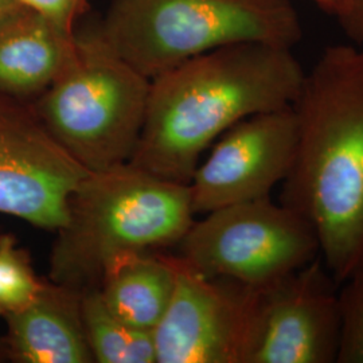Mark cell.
I'll list each match as a JSON object with an SVG mask.
<instances>
[{"mask_svg":"<svg viewBox=\"0 0 363 363\" xmlns=\"http://www.w3.org/2000/svg\"><path fill=\"white\" fill-rule=\"evenodd\" d=\"M19 6H22L18 0H0V21H3L9 13H13Z\"/></svg>","mask_w":363,"mask_h":363,"instance_id":"cell-20","label":"cell"},{"mask_svg":"<svg viewBox=\"0 0 363 363\" xmlns=\"http://www.w3.org/2000/svg\"><path fill=\"white\" fill-rule=\"evenodd\" d=\"M306 70L291 48L244 42L199 54L151 79L130 164L190 183L202 156L234 124L292 106Z\"/></svg>","mask_w":363,"mask_h":363,"instance_id":"cell-2","label":"cell"},{"mask_svg":"<svg viewBox=\"0 0 363 363\" xmlns=\"http://www.w3.org/2000/svg\"><path fill=\"white\" fill-rule=\"evenodd\" d=\"M323 13L337 16L343 0H311Z\"/></svg>","mask_w":363,"mask_h":363,"instance_id":"cell-19","label":"cell"},{"mask_svg":"<svg viewBox=\"0 0 363 363\" xmlns=\"http://www.w3.org/2000/svg\"><path fill=\"white\" fill-rule=\"evenodd\" d=\"M77 33L19 6L0 21V93L34 101L73 62Z\"/></svg>","mask_w":363,"mask_h":363,"instance_id":"cell-11","label":"cell"},{"mask_svg":"<svg viewBox=\"0 0 363 363\" xmlns=\"http://www.w3.org/2000/svg\"><path fill=\"white\" fill-rule=\"evenodd\" d=\"M43 283L16 238L0 234V318L27 307L38 296Z\"/></svg>","mask_w":363,"mask_h":363,"instance_id":"cell-15","label":"cell"},{"mask_svg":"<svg viewBox=\"0 0 363 363\" xmlns=\"http://www.w3.org/2000/svg\"><path fill=\"white\" fill-rule=\"evenodd\" d=\"M296 145L292 106L234 124L208 148L189 183L195 214L271 196L289 174Z\"/></svg>","mask_w":363,"mask_h":363,"instance_id":"cell-9","label":"cell"},{"mask_svg":"<svg viewBox=\"0 0 363 363\" xmlns=\"http://www.w3.org/2000/svg\"><path fill=\"white\" fill-rule=\"evenodd\" d=\"M174 262V294L152 330L156 363H241L247 286Z\"/></svg>","mask_w":363,"mask_h":363,"instance_id":"cell-10","label":"cell"},{"mask_svg":"<svg viewBox=\"0 0 363 363\" xmlns=\"http://www.w3.org/2000/svg\"><path fill=\"white\" fill-rule=\"evenodd\" d=\"M3 358H9V354H7V349H6L4 337L3 339L0 337V359H3Z\"/></svg>","mask_w":363,"mask_h":363,"instance_id":"cell-21","label":"cell"},{"mask_svg":"<svg viewBox=\"0 0 363 363\" xmlns=\"http://www.w3.org/2000/svg\"><path fill=\"white\" fill-rule=\"evenodd\" d=\"M335 19L351 43H363V0H343Z\"/></svg>","mask_w":363,"mask_h":363,"instance_id":"cell-18","label":"cell"},{"mask_svg":"<svg viewBox=\"0 0 363 363\" xmlns=\"http://www.w3.org/2000/svg\"><path fill=\"white\" fill-rule=\"evenodd\" d=\"M337 283L322 257L267 286L247 288L241 363H335Z\"/></svg>","mask_w":363,"mask_h":363,"instance_id":"cell-7","label":"cell"},{"mask_svg":"<svg viewBox=\"0 0 363 363\" xmlns=\"http://www.w3.org/2000/svg\"><path fill=\"white\" fill-rule=\"evenodd\" d=\"M151 79L105 42L99 27L77 33V54L33 103L40 121L82 169L130 163L143 132Z\"/></svg>","mask_w":363,"mask_h":363,"instance_id":"cell-5","label":"cell"},{"mask_svg":"<svg viewBox=\"0 0 363 363\" xmlns=\"http://www.w3.org/2000/svg\"><path fill=\"white\" fill-rule=\"evenodd\" d=\"M99 30L150 79L223 46L265 42L294 49L303 38L291 0H111Z\"/></svg>","mask_w":363,"mask_h":363,"instance_id":"cell-4","label":"cell"},{"mask_svg":"<svg viewBox=\"0 0 363 363\" xmlns=\"http://www.w3.org/2000/svg\"><path fill=\"white\" fill-rule=\"evenodd\" d=\"M194 217L187 183L130 163L88 172L70 195L64 226L55 232L49 280L78 292L99 288L115 259L178 245Z\"/></svg>","mask_w":363,"mask_h":363,"instance_id":"cell-3","label":"cell"},{"mask_svg":"<svg viewBox=\"0 0 363 363\" xmlns=\"http://www.w3.org/2000/svg\"><path fill=\"white\" fill-rule=\"evenodd\" d=\"M179 256L208 279L267 286L320 257L311 225L271 196L208 211L178 244Z\"/></svg>","mask_w":363,"mask_h":363,"instance_id":"cell-6","label":"cell"},{"mask_svg":"<svg viewBox=\"0 0 363 363\" xmlns=\"http://www.w3.org/2000/svg\"><path fill=\"white\" fill-rule=\"evenodd\" d=\"M292 108L298 145L279 202L311 225L342 284L363 267V43L325 48Z\"/></svg>","mask_w":363,"mask_h":363,"instance_id":"cell-1","label":"cell"},{"mask_svg":"<svg viewBox=\"0 0 363 363\" xmlns=\"http://www.w3.org/2000/svg\"><path fill=\"white\" fill-rule=\"evenodd\" d=\"M88 172L57 143L33 105L0 93V213L57 232Z\"/></svg>","mask_w":363,"mask_h":363,"instance_id":"cell-8","label":"cell"},{"mask_svg":"<svg viewBox=\"0 0 363 363\" xmlns=\"http://www.w3.org/2000/svg\"><path fill=\"white\" fill-rule=\"evenodd\" d=\"M175 280L174 257L142 252L115 259L106 268L99 291L117 318L152 331L169 307Z\"/></svg>","mask_w":363,"mask_h":363,"instance_id":"cell-13","label":"cell"},{"mask_svg":"<svg viewBox=\"0 0 363 363\" xmlns=\"http://www.w3.org/2000/svg\"><path fill=\"white\" fill-rule=\"evenodd\" d=\"M9 358L21 363H91L81 292L45 281L27 307L3 318Z\"/></svg>","mask_w":363,"mask_h":363,"instance_id":"cell-12","label":"cell"},{"mask_svg":"<svg viewBox=\"0 0 363 363\" xmlns=\"http://www.w3.org/2000/svg\"><path fill=\"white\" fill-rule=\"evenodd\" d=\"M22 6L49 18L66 31L76 33V23L88 13V0H18Z\"/></svg>","mask_w":363,"mask_h":363,"instance_id":"cell-17","label":"cell"},{"mask_svg":"<svg viewBox=\"0 0 363 363\" xmlns=\"http://www.w3.org/2000/svg\"><path fill=\"white\" fill-rule=\"evenodd\" d=\"M340 343L337 363H363V267L337 291Z\"/></svg>","mask_w":363,"mask_h":363,"instance_id":"cell-16","label":"cell"},{"mask_svg":"<svg viewBox=\"0 0 363 363\" xmlns=\"http://www.w3.org/2000/svg\"><path fill=\"white\" fill-rule=\"evenodd\" d=\"M81 316L93 362L156 363L152 331L117 318L106 307L99 288L81 292Z\"/></svg>","mask_w":363,"mask_h":363,"instance_id":"cell-14","label":"cell"}]
</instances>
